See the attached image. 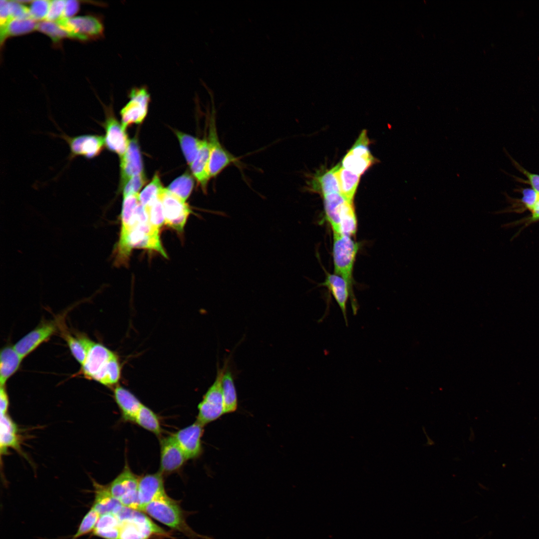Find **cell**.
I'll list each match as a JSON object with an SVG mask.
<instances>
[{
  "label": "cell",
  "mask_w": 539,
  "mask_h": 539,
  "mask_svg": "<svg viewBox=\"0 0 539 539\" xmlns=\"http://www.w3.org/2000/svg\"><path fill=\"white\" fill-rule=\"evenodd\" d=\"M85 377L108 387L118 383L121 366L116 354L102 344L92 341L80 371Z\"/></svg>",
  "instance_id": "cell-1"
},
{
  "label": "cell",
  "mask_w": 539,
  "mask_h": 539,
  "mask_svg": "<svg viewBox=\"0 0 539 539\" xmlns=\"http://www.w3.org/2000/svg\"><path fill=\"white\" fill-rule=\"evenodd\" d=\"M159 231L149 221L136 224L123 240L119 241L116 249L117 263L122 264L127 261L131 251L134 248L154 251L167 258L161 243Z\"/></svg>",
  "instance_id": "cell-2"
},
{
  "label": "cell",
  "mask_w": 539,
  "mask_h": 539,
  "mask_svg": "<svg viewBox=\"0 0 539 539\" xmlns=\"http://www.w3.org/2000/svg\"><path fill=\"white\" fill-rule=\"evenodd\" d=\"M142 511L158 522L192 538L212 539L210 537L197 534L192 531L186 524L183 512L178 504L166 494L146 505Z\"/></svg>",
  "instance_id": "cell-3"
},
{
  "label": "cell",
  "mask_w": 539,
  "mask_h": 539,
  "mask_svg": "<svg viewBox=\"0 0 539 539\" xmlns=\"http://www.w3.org/2000/svg\"><path fill=\"white\" fill-rule=\"evenodd\" d=\"M120 522L119 539H148L165 532L139 511L124 506L115 515Z\"/></svg>",
  "instance_id": "cell-4"
},
{
  "label": "cell",
  "mask_w": 539,
  "mask_h": 539,
  "mask_svg": "<svg viewBox=\"0 0 539 539\" xmlns=\"http://www.w3.org/2000/svg\"><path fill=\"white\" fill-rule=\"evenodd\" d=\"M333 234L332 255L334 274L341 276L346 281L351 294L355 297L352 288V272L359 245L351 237L337 233Z\"/></svg>",
  "instance_id": "cell-5"
},
{
  "label": "cell",
  "mask_w": 539,
  "mask_h": 539,
  "mask_svg": "<svg viewBox=\"0 0 539 539\" xmlns=\"http://www.w3.org/2000/svg\"><path fill=\"white\" fill-rule=\"evenodd\" d=\"M228 363H225L222 368H218L215 381L198 406L199 412L196 421L203 426L218 419L225 414L222 379Z\"/></svg>",
  "instance_id": "cell-6"
},
{
  "label": "cell",
  "mask_w": 539,
  "mask_h": 539,
  "mask_svg": "<svg viewBox=\"0 0 539 539\" xmlns=\"http://www.w3.org/2000/svg\"><path fill=\"white\" fill-rule=\"evenodd\" d=\"M139 480V478L126 465L108 486L112 495L123 506L140 511L138 496Z\"/></svg>",
  "instance_id": "cell-7"
},
{
  "label": "cell",
  "mask_w": 539,
  "mask_h": 539,
  "mask_svg": "<svg viewBox=\"0 0 539 539\" xmlns=\"http://www.w3.org/2000/svg\"><path fill=\"white\" fill-rule=\"evenodd\" d=\"M129 101L120 111L122 125L126 128L142 123L147 116L151 96L146 85L134 87L128 91Z\"/></svg>",
  "instance_id": "cell-8"
},
{
  "label": "cell",
  "mask_w": 539,
  "mask_h": 539,
  "mask_svg": "<svg viewBox=\"0 0 539 539\" xmlns=\"http://www.w3.org/2000/svg\"><path fill=\"white\" fill-rule=\"evenodd\" d=\"M57 22L70 34L72 39L85 41L103 37L104 26L98 16L85 15L63 18Z\"/></svg>",
  "instance_id": "cell-9"
},
{
  "label": "cell",
  "mask_w": 539,
  "mask_h": 539,
  "mask_svg": "<svg viewBox=\"0 0 539 539\" xmlns=\"http://www.w3.org/2000/svg\"><path fill=\"white\" fill-rule=\"evenodd\" d=\"M215 113V108L213 104L208 140L210 148L209 170L211 178L216 177L227 166L238 160L220 141L216 128Z\"/></svg>",
  "instance_id": "cell-10"
},
{
  "label": "cell",
  "mask_w": 539,
  "mask_h": 539,
  "mask_svg": "<svg viewBox=\"0 0 539 539\" xmlns=\"http://www.w3.org/2000/svg\"><path fill=\"white\" fill-rule=\"evenodd\" d=\"M158 198L163 206L165 224L178 232H183L192 212L188 205L167 188L162 190Z\"/></svg>",
  "instance_id": "cell-11"
},
{
  "label": "cell",
  "mask_w": 539,
  "mask_h": 539,
  "mask_svg": "<svg viewBox=\"0 0 539 539\" xmlns=\"http://www.w3.org/2000/svg\"><path fill=\"white\" fill-rule=\"evenodd\" d=\"M369 143L367 132L364 130L344 157L342 167L359 176L363 174L376 161L369 151Z\"/></svg>",
  "instance_id": "cell-12"
},
{
  "label": "cell",
  "mask_w": 539,
  "mask_h": 539,
  "mask_svg": "<svg viewBox=\"0 0 539 539\" xmlns=\"http://www.w3.org/2000/svg\"><path fill=\"white\" fill-rule=\"evenodd\" d=\"M103 107L105 119L101 124L105 131V145L109 150L121 157L126 151L130 142L126 128L115 116L111 105L108 107L103 105Z\"/></svg>",
  "instance_id": "cell-13"
},
{
  "label": "cell",
  "mask_w": 539,
  "mask_h": 539,
  "mask_svg": "<svg viewBox=\"0 0 539 539\" xmlns=\"http://www.w3.org/2000/svg\"><path fill=\"white\" fill-rule=\"evenodd\" d=\"M60 136L68 145L70 159L78 156L94 158L100 155L105 146L104 137L101 135L86 134L70 137L63 133Z\"/></svg>",
  "instance_id": "cell-14"
},
{
  "label": "cell",
  "mask_w": 539,
  "mask_h": 539,
  "mask_svg": "<svg viewBox=\"0 0 539 539\" xmlns=\"http://www.w3.org/2000/svg\"><path fill=\"white\" fill-rule=\"evenodd\" d=\"M204 427L196 421L172 435L187 460L196 458L201 454Z\"/></svg>",
  "instance_id": "cell-15"
},
{
  "label": "cell",
  "mask_w": 539,
  "mask_h": 539,
  "mask_svg": "<svg viewBox=\"0 0 539 539\" xmlns=\"http://www.w3.org/2000/svg\"><path fill=\"white\" fill-rule=\"evenodd\" d=\"M55 322L48 321L40 324L18 340L13 346L22 358L35 350L57 331Z\"/></svg>",
  "instance_id": "cell-16"
},
{
  "label": "cell",
  "mask_w": 539,
  "mask_h": 539,
  "mask_svg": "<svg viewBox=\"0 0 539 539\" xmlns=\"http://www.w3.org/2000/svg\"><path fill=\"white\" fill-rule=\"evenodd\" d=\"M322 285L326 286L331 292L340 307L345 322L347 324L346 304L348 298L350 299L354 315L357 313L358 305L356 298L351 294L347 282L342 277L337 274L327 273Z\"/></svg>",
  "instance_id": "cell-17"
},
{
  "label": "cell",
  "mask_w": 539,
  "mask_h": 539,
  "mask_svg": "<svg viewBox=\"0 0 539 539\" xmlns=\"http://www.w3.org/2000/svg\"><path fill=\"white\" fill-rule=\"evenodd\" d=\"M120 158V187L122 189L129 179L144 173L139 146L136 138L130 140L126 151Z\"/></svg>",
  "instance_id": "cell-18"
},
{
  "label": "cell",
  "mask_w": 539,
  "mask_h": 539,
  "mask_svg": "<svg viewBox=\"0 0 539 539\" xmlns=\"http://www.w3.org/2000/svg\"><path fill=\"white\" fill-rule=\"evenodd\" d=\"M160 472L170 473L178 470L187 460L172 436L161 441Z\"/></svg>",
  "instance_id": "cell-19"
},
{
  "label": "cell",
  "mask_w": 539,
  "mask_h": 539,
  "mask_svg": "<svg viewBox=\"0 0 539 539\" xmlns=\"http://www.w3.org/2000/svg\"><path fill=\"white\" fill-rule=\"evenodd\" d=\"M165 494L164 480L160 472L139 478L138 496L140 511L146 505Z\"/></svg>",
  "instance_id": "cell-20"
},
{
  "label": "cell",
  "mask_w": 539,
  "mask_h": 539,
  "mask_svg": "<svg viewBox=\"0 0 539 539\" xmlns=\"http://www.w3.org/2000/svg\"><path fill=\"white\" fill-rule=\"evenodd\" d=\"M209 143L208 140L204 139L196 159L190 166L193 176L204 192H207L208 184L211 178L209 170Z\"/></svg>",
  "instance_id": "cell-21"
},
{
  "label": "cell",
  "mask_w": 539,
  "mask_h": 539,
  "mask_svg": "<svg viewBox=\"0 0 539 539\" xmlns=\"http://www.w3.org/2000/svg\"><path fill=\"white\" fill-rule=\"evenodd\" d=\"M95 498L92 506L100 515L106 513L115 514L123 506L120 502L111 494L108 486L93 481Z\"/></svg>",
  "instance_id": "cell-22"
},
{
  "label": "cell",
  "mask_w": 539,
  "mask_h": 539,
  "mask_svg": "<svg viewBox=\"0 0 539 539\" xmlns=\"http://www.w3.org/2000/svg\"><path fill=\"white\" fill-rule=\"evenodd\" d=\"M114 397L123 419L134 422L136 415L143 404L133 394L121 386H117L115 388Z\"/></svg>",
  "instance_id": "cell-23"
},
{
  "label": "cell",
  "mask_w": 539,
  "mask_h": 539,
  "mask_svg": "<svg viewBox=\"0 0 539 539\" xmlns=\"http://www.w3.org/2000/svg\"><path fill=\"white\" fill-rule=\"evenodd\" d=\"M23 358L13 346H7L1 350L0 355V383L5 386L7 380L18 370Z\"/></svg>",
  "instance_id": "cell-24"
},
{
  "label": "cell",
  "mask_w": 539,
  "mask_h": 539,
  "mask_svg": "<svg viewBox=\"0 0 539 539\" xmlns=\"http://www.w3.org/2000/svg\"><path fill=\"white\" fill-rule=\"evenodd\" d=\"M323 197L324 207L326 220L333 233L339 234V216L346 200L339 193H333Z\"/></svg>",
  "instance_id": "cell-25"
},
{
  "label": "cell",
  "mask_w": 539,
  "mask_h": 539,
  "mask_svg": "<svg viewBox=\"0 0 539 539\" xmlns=\"http://www.w3.org/2000/svg\"><path fill=\"white\" fill-rule=\"evenodd\" d=\"M37 22L31 18H12L0 28V46L9 37L19 36L36 30Z\"/></svg>",
  "instance_id": "cell-26"
},
{
  "label": "cell",
  "mask_w": 539,
  "mask_h": 539,
  "mask_svg": "<svg viewBox=\"0 0 539 539\" xmlns=\"http://www.w3.org/2000/svg\"><path fill=\"white\" fill-rule=\"evenodd\" d=\"M339 193L347 201L353 203L360 176L347 170L338 164L336 171Z\"/></svg>",
  "instance_id": "cell-27"
},
{
  "label": "cell",
  "mask_w": 539,
  "mask_h": 539,
  "mask_svg": "<svg viewBox=\"0 0 539 539\" xmlns=\"http://www.w3.org/2000/svg\"><path fill=\"white\" fill-rule=\"evenodd\" d=\"M338 167V165L315 176L311 181V189L315 192H318L323 196L331 193H339L336 175Z\"/></svg>",
  "instance_id": "cell-28"
},
{
  "label": "cell",
  "mask_w": 539,
  "mask_h": 539,
  "mask_svg": "<svg viewBox=\"0 0 539 539\" xmlns=\"http://www.w3.org/2000/svg\"><path fill=\"white\" fill-rule=\"evenodd\" d=\"M16 427L9 416L0 414V452L4 453L7 448H19V442L16 435Z\"/></svg>",
  "instance_id": "cell-29"
},
{
  "label": "cell",
  "mask_w": 539,
  "mask_h": 539,
  "mask_svg": "<svg viewBox=\"0 0 539 539\" xmlns=\"http://www.w3.org/2000/svg\"><path fill=\"white\" fill-rule=\"evenodd\" d=\"M123 198L121 214V226L119 241L124 239L131 231L134 212L139 203V194H130Z\"/></svg>",
  "instance_id": "cell-30"
},
{
  "label": "cell",
  "mask_w": 539,
  "mask_h": 539,
  "mask_svg": "<svg viewBox=\"0 0 539 539\" xmlns=\"http://www.w3.org/2000/svg\"><path fill=\"white\" fill-rule=\"evenodd\" d=\"M222 389L225 414L235 412L238 407L237 395L231 372L228 367L222 377Z\"/></svg>",
  "instance_id": "cell-31"
},
{
  "label": "cell",
  "mask_w": 539,
  "mask_h": 539,
  "mask_svg": "<svg viewBox=\"0 0 539 539\" xmlns=\"http://www.w3.org/2000/svg\"><path fill=\"white\" fill-rule=\"evenodd\" d=\"M357 219L353 203H345L339 217V234L352 237L357 230Z\"/></svg>",
  "instance_id": "cell-32"
},
{
  "label": "cell",
  "mask_w": 539,
  "mask_h": 539,
  "mask_svg": "<svg viewBox=\"0 0 539 539\" xmlns=\"http://www.w3.org/2000/svg\"><path fill=\"white\" fill-rule=\"evenodd\" d=\"M187 163L190 166L196 159L202 140L178 130L174 131Z\"/></svg>",
  "instance_id": "cell-33"
},
{
  "label": "cell",
  "mask_w": 539,
  "mask_h": 539,
  "mask_svg": "<svg viewBox=\"0 0 539 539\" xmlns=\"http://www.w3.org/2000/svg\"><path fill=\"white\" fill-rule=\"evenodd\" d=\"M134 422L157 435H159L161 432V427L158 417L152 410L143 404L138 411Z\"/></svg>",
  "instance_id": "cell-34"
},
{
  "label": "cell",
  "mask_w": 539,
  "mask_h": 539,
  "mask_svg": "<svg viewBox=\"0 0 539 539\" xmlns=\"http://www.w3.org/2000/svg\"><path fill=\"white\" fill-rule=\"evenodd\" d=\"M36 30L49 36L55 45H59L64 38H71L69 32L57 22L40 21L37 22Z\"/></svg>",
  "instance_id": "cell-35"
},
{
  "label": "cell",
  "mask_w": 539,
  "mask_h": 539,
  "mask_svg": "<svg viewBox=\"0 0 539 539\" xmlns=\"http://www.w3.org/2000/svg\"><path fill=\"white\" fill-rule=\"evenodd\" d=\"M194 185L193 177L186 172L175 179L167 189L182 200L186 201L192 193Z\"/></svg>",
  "instance_id": "cell-36"
},
{
  "label": "cell",
  "mask_w": 539,
  "mask_h": 539,
  "mask_svg": "<svg viewBox=\"0 0 539 539\" xmlns=\"http://www.w3.org/2000/svg\"><path fill=\"white\" fill-rule=\"evenodd\" d=\"M163 188L159 176L156 173L151 182L139 194L140 203L144 207L148 206L158 199Z\"/></svg>",
  "instance_id": "cell-37"
},
{
  "label": "cell",
  "mask_w": 539,
  "mask_h": 539,
  "mask_svg": "<svg viewBox=\"0 0 539 539\" xmlns=\"http://www.w3.org/2000/svg\"><path fill=\"white\" fill-rule=\"evenodd\" d=\"M144 208L147 212L150 224L154 228L160 230V228L165 223V217L163 206L159 198Z\"/></svg>",
  "instance_id": "cell-38"
},
{
  "label": "cell",
  "mask_w": 539,
  "mask_h": 539,
  "mask_svg": "<svg viewBox=\"0 0 539 539\" xmlns=\"http://www.w3.org/2000/svg\"><path fill=\"white\" fill-rule=\"evenodd\" d=\"M99 517L100 514L93 507H91L82 519L77 533L71 539H77L93 531Z\"/></svg>",
  "instance_id": "cell-39"
},
{
  "label": "cell",
  "mask_w": 539,
  "mask_h": 539,
  "mask_svg": "<svg viewBox=\"0 0 539 539\" xmlns=\"http://www.w3.org/2000/svg\"><path fill=\"white\" fill-rule=\"evenodd\" d=\"M63 335L72 355L82 365L87 356L85 348L77 337H74L67 332H64Z\"/></svg>",
  "instance_id": "cell-40"
},
{
  "label": "cell",
  "mask_w": 539,
  "mask_h": 539,
  "mask_svg": "<svg viewBox=\"0 0 539 539\" xmlns=\"http://www.w3.org/2000/svg\"><path fill=\"white\" fill-rule=\"evenodd\" d=\"M50 0H36L31 1L29 8L30 16L34 20H42L47 15Z\"/></svg>",
  "instance_id": "cell-41"
},
{
  "label": "cell",
  "mask_w": 539,
  "mask_h": 539,
  "mask_svg": "<svg viewBox=\"0 0 539 539\" xmlns=\"http://www.w3.org/2000/svg\"><path fill=\"white\" fill-rule=\"evenodd\" d=\"M146 181L144 173L131 178L121 189L123 197L130 194H138V192L146 183Z\"/></svg>",
  "instance_id": "cell-42"
},
{
  "label": "cell",
  "mask_w": 539,
  "mask_h": 539,
  "mask_svg": "<svg viewBox=\"0 0 539 539\" xmlns=\"http://www.w3.org/2000/svg\"><path fill=\"white\" fill-rule=\"evenodd\" d=\"M120 528V522L112 513L100 515L94 530H108Z\"/></svg>",
  "instance_id": "cell-43"
},
{
  "label": "cell",
  "mask_w": 539,
  "mask_h": 539,
  "mask_svg": "<svg viewBox=\"0 0 539 539\" xmlns=\"http://www.w3.org/2000/svg\"><path fill=\"white\" fill-rule=\"evenodd\" d=\"M66 0H50L49 8L45 20L56 22L63 17Z\"/></svg>",
  "instance_id": "cell-44"
},
{
  "label": "cell",
  "mask_w": 539,
  "mask_h": 539,
  "mask_svg": "<svg viewBox=\"0 0 539 539\" xmlns=\"http://www.w3.org/2000/svg\"><path fill=\"white\" fill-rule=\"evenodd\" d=\"M10 16L12 18H31L29 8L21 1H9Z\"/></svg>",
  "instance_id": "cell-45"
},
{
  "label": "cell",
  "mask_w": 539,
  "mask_h": 539,
  "mask_svg": "<svg viewBox=\"0 0 539 539\" xmlns=\"http://www.w3.org/2000/svg\"><path fill=\"white\" fill-rule=\"evenodd\" d=\"M522 202L525 207L531 211L539 200V193L534 189H525L522 191Z\"/></svg>",
  "instance_id": "cell-46"
},
{
  "label": "cell",
  "mask_w": 539,
  "mask_h": 539,
  "mask_svg": "<svg viewBox=\"0 0 539 539\" xmlns=\"http://www.w3.org/2000/svg\"><path fill=\"white\" fill-rule=\"evenodd\" d=\"M80 4L74 0H66L63 18H69L74 16L79 10Z\"/></svg>",
  "instance_id": "cell-47"
},
{
  "label": "cell",
  "mask_w": 539,
  "mask_h": 539,
  "mask_svg": "<svg viewBox=\"0 0 539 539\" xmlns=\"http://www.w3.org/2000/svg\"><path fill=\"white\" fill-rule=\"evenodd\" d=\"M12 18L10 16L9 1L0 0V25L4 26Z\"/></svg>",
  "instance_id": "cell-48"
},
{
  "label": "cell",
  "mask_w": 539,
  "mask_h": 539,
  "mask_svg": "<svg viewBox=\"0 0 539 539\" xmlns=\"http://www.w3.org/2000/svg\"><path fill=\"white\" fill-rule=\"evenodd\" d=\"M516 165L519 170L528 178L532 188L539 193V175L529 172L517 163Z\"/></svg>",
  "instance_id": "cell-49"
},
{
  "label": "cell",
  "mask_w": 539,
  "mask_h": 539,
  "mask_svg": "<svg viewBox=\"0 0 539 539\" xmlns=\"http://www.w3.org/2000/svg\"><path fill=\"white\" fill-rule=\"evenodd\" d=\"M120 529V528L109 530H94L93 532L95 536L104 539H119Z\"/></svg>",
  "instance_id": "cell-50"
},
{
  "label": "cell",
  "mask_w": 539,
  "mask_h": 539,
  "mask_svg": "<svg viewBox=\"0 0 539 539\" xmlns=\"http://www.w3.org/2000/svg\"><path fill=\"white\" fill-rule=\"evenodd\" d=\"M8 398L4 386H0V414H6L8 407Z\"/></svg>",
  "instance_id": "cell-51"
},
{
  "label": "cell",
  "mask_w": 539,
  "mask_h": 539,
  "mask_svg": "<svg viewBox=\"0 0 539 539\" xmlns=\"http://www.w3.org/2000/svg\"><path fill=\"white\" fill-rule=\"evenodd\" d=\"M530 212L531 215L528 219V224L539 221V200Z\"/></svg>",
  "instance_id": "cell-52"
}]
</instances>
